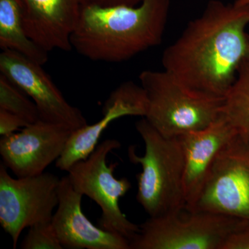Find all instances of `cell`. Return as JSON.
Instances as JSON below:
<instances>
[{"label": "cell", "mask_w": 249, "mask_h": 249, "mask_svg": "<svg viewBox=\"0 0 249 249\" xmlns=\"http://www.w3.org/2000/svg\"><path fill=\"white\" fill-rule=\"evenodd\" d=\"M121 147L119 141L106 139L86 160L72 165L67 176L75 190L99 206L101 215L98 227L125 237L130 243L139 233L140 227L130 222L122 212L119 200L132 188V183L127 178H115L114 173L117 163H107L109 154Z\"/></svg>", "instance_id": "cell-5"}, {"label": "cell", "mask_w": 249, "mask_h": 249, "mask_svg": "<svg viewBox=\"0 0 249 249\" xmlns=\"http://www.w3.org/2000/svg\"><path fill=\"white\" fill-rule=\"evenodd\" d=\"M171 0L135 6L84 4L71 36L72 49L93 61L121 62L161 43Z\"/></svg>", "instance_id": "cell-2"}, {"label": "cell", "mask_w": 249, "mask_h": 249, "mask_svg": "<svg viewBox=\"0 0 249 249\" xmlns=\"http://www.w3.org/2000/svg\"><path fill=\"white\" fill-rule=\"evenodd\" d=\"M27 121L9 111L0 109V134L9 135L29 125Z\"/></svg>", "instance_id": "cell-20"}, {"label": "cell", "mask_w": 249, "mask_h": 249, "mask_svg": "<svg viewBox=\"0 0 249 249\" xmlns=\"http://www.w3.org/2000/svg\"><path fill=\"white\" fill-rule=\"evenodd\" d=\"M42 66L14 51L3 50L0 54V73L35 103L41 120L62 124L72 131L87 125L81 111L68 103Z\"/></svg>", "instance_id": "cell-9"}, {"label": "cell", "mask_w": 249, "mask_h": 249, "mask_svg": "<svg viewBox=\"0 0 249 249\" xmlns=\"http://www.w3.org/2000/svg\"><path fill=\"white\" fill-rule=\"evenodd\" d=\"M135 126L145 144L142 156L133 146L128 150L131 163L142 168L137 175V201L152 217L185 211L184 157L179 139L162 135L144 117Z\"/></svg>", "instance_id": "cell-3"}, {"label": "cell", "mask_w": 249, "mask_h": 249, "mask_svg": "<svg viewBox=\"0 0 249 249\" xmlns=\"http://www.w3.org/2000/svg\"><path fill=\"white\" fill-rule=\"evenodd\" d=\"M28 36L47 52H70L83 0H21Z\"/></svg>", "instance_id": "cell-14"}, {"label": "cell", "mask_w": 249, "mask_h": 249, "mask_svg": "<svg viewBox=\"0 0 249 249\" xmlns=\"http://www.w3.org/2000/svg\"><path fill=\"white\" fill-rule=\"evenodd\" d=\"M147 107V96L142 85L132 81L122 83L105 103L99 121L72 132L65 150L55 161V166L61 171L68 172L72 165L86 160L92 153L111 123L127 116L145 117Z\"/></svg>", "instance_id": "cell-12"}, {"label": "cell", "mask_w": 249, "mask_h": 249, "mask_svg": "<svg viewBox=\"0 0 249 249\" xmlns=\"http://www.w3.org/2000/svg\"><path fill=\"white\" fill-rule=\"evenodd\" d=\"M234 3L237 5H249V0H236Z\"/></svg>", "instance_id": "cell-22"}, {"label": "cell", "mask_w": 249, "mask_h": 249, "mask_svg": "<svg viewBox=\"0 0 249 249\" xmlns=\"http://www.w3.org/2000/svg\"><path fill=\"white\" fill-rule=\"evenodd\" d=\"M222 249H249V219H244L228 237Z\"/></svg>", "instance_id": "cell-19"}, {"label": "cell", "mask_w": 249, "mask_h": 249, "mask_svg": "<svg viewBox=\"0 0 249 249\" xmlns=\"http://www.w3.org/2000/svg\"><path fill=\"white\" fill-rule=\"evenodd\" d=\"M73 131L65 126L40 120L16 133L1 136L2 163L16 178L45 173L65 150Z\"/></svg>", "instance_id": "cell-10"}, {"label": "cell", "mask_w": 249, "mask_h": 249, "mask_svg": "<svg viewBox=\"0 0 249 249\" xmlns=\"http://www.w3.org/2000/svg\"><path fill=\"white\" fill-rule=\"evenodd\" d=\"M187 213L150 217L139 225L130 249H222L246 219L203 211Z\"/></svg>", "instance_id": "cell-6"}, {"label": "cell", "mask_w": 249, "mask_h": 249, "mask_svg": "<svg viewBox=\"0 0 249 249\" xmlns=\"http://www.w3.org/2000/svg\"><path fill=\"white\" fill-rule=\"evenodd\" d=\"M0 109L9 111L22 118L28 124L40 120L35 103L17 85L0 73Z\"/></svg>", "instance_id": "cell-17"}, {"label": "cell", "mask_w": 249, "mask_h": 249, "mask_svg": "<svg viewBox=\"0 0 249 249\" xmlns=\"http://www.w3.org/2000/svg\"><path fill=\"white\" fill-rule=\"evenodd\" d=\"M147 100L145 119L166 137H178L208 127L221 115L224 98L188 88L168 71L139 75Z\"/></svg>", "instance_id": "cell-4"}, {"label": "cell", "mask_w": 249, "mask_h": 249, "mask_svg": "<svg viewBox=\"0 0 249 249\" xmlns=\"http://www.w3.org/2000/svg\"><path fill=\"white\" fill-rule=\"evenodd\" d=\"M83 197L68 176L60 178L58 204L52 223L63 249H130L127 238L90 222L82 209Z\"/></svg>", "instance_id": "cell-11"}, {"label": "cell", "mask_w": 249, "mask_h": 249, "mask_svg": "<svg viewBox=\"0 0 249 249\" xmlns=\"http://www.w3.org/2000/svg\"><path fill=\"white\" fill-rule=\"evenodd\" d=\"M20 247L22 249H63L52 222L29 227Z\"/></svg>", "instance_id": "cell-18"}, {"label": "cell", "mask_w": 249, "mask_h": 249, "mask_svg": "<svg viewBox=\"0 0 249 249\" xmlns=\"http://www.w3.org/2000/svg\"><path fill=\"white\" fill-rule=\"evenodd\" d=\"M0 47L2 51L18 52L42 65L48 61L49 52L26 32L21 0H0Z\"/></svg>", "instance_id": "cell-15"}, {"label": "cell", "mask_w": 249, "mask_h": 249, "mask_svg": "<svg viewBox=\"0 0 249 249\" xmlns=\"http://www.w3.org/2000/svg\"><path fill=\"white\" fill-rule=\"evenodd\" d=\"M249 5L211 0L163 51L164 70L188 88L224 98L249 55Z\"/></svg>", "instance_id": "cell-1"}, {"label": "cell", "mask_w": 249, "mask_h": 249, "mask_svg": "<svg viewBox=\"0 0 249 249\" xmlns=\"http://www.w3.org/2000/svg\"><path fill=\"white\" fill-rule=\"evenodd\" d=\"M196 211L249 219V146L237 136L217 154Z\"/></svg>", "instance_id": "cell-8"}, {"label": "cell", "mask_w": 249, "mask_h": 249, "mask_svg": "<svg viewBox=\"0 0 249 249\" xmlns=\"http://www.w3.org/2000/svg\"><path fill=\"white\" fill-rule=\"evenodd\" d=\"M221 114L235 135L249 146V55L241 64L235 81L224 98Z\"/></svg>", "instance_id": "cell-16"}, {"label": "cell", "mask_w": 249, "mask_h": 249, "mask_svg": "<svg viewBox=\"0 0 249 249\" xmlns=\"http://www.w3.org/2000/svg\"><path fill=\"white\" fill-rule=\"evenodd\" d=\"M60 178L51 173L14 178L0 164V224L16 249L24 229L52 222L58 204Z\"/></svg>", "instance_id": "cell-7"}, {"label": "cell", "mask_w": 249, "mask_h": 249, "mask_svg": "<svg viewBox=\"0 0 249 249\" xmlns=\"http://www.w3.org/2000/svg\"><path fill=\"white\" fill-rule=\"evenodd\" d=\"M235 135L221 114L208 127L178 137L184 157L185 211L194 210L217 154Z\"/></svg>", "instance_id": "cell-13"}, {"label": "cell", "mask_w": 249, "mask_h": 249, "mask_svg": "<svg viewBox=\"0 0 249 249\" xmlns=\"http://www.w3.org/2000/svg\"><path fill=\"white\" fill-rule=\"evenodd\" d=\"M83 5L93 4L102 7L116 6H135L140 4L142 0H83Z\"/></svg>", "instance_id": "cell-21"}]
</instances>
